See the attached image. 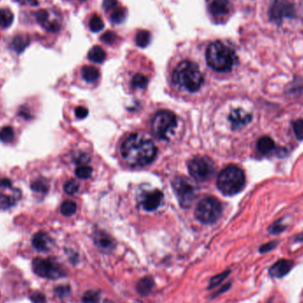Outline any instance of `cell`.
Here are the masks:
<instances>
[{"label":"cell","instance_id":"35","mask_svg":"<svg viewBox=\"0 0 303 303\" xmlns=\"http://www.w3.org/2000/svg\"><path fill=\"white\" fill-rule=\"evenodd\" d=\"M99 299V292H96V291H89L85 293V294L83 295L82 300L84 303H97Z\"/></svg>","mask_w":303,"mask_h":303},{"label":"cell","instance_id":"17","mask_svg":"<svg viewBox=\"0 0 303 303\" xmlns=\"http://www.w3.org/2000/svg\"><path fill=\"white\" fill-rule=\"evenodd\" d=\"M256 149L257 151L263 155H269L273 153H277V145L273 139L266 136L261 138L257 141Z\"/></svg>","mask_w":303,"mask_h":303},{"label":"cell","instance_id":"6","mask_svg":"<svg viewBox=\"0 0 303 303\" xmlns=\"http://www.w3.org/2000/svg\"><path fill=\"white\" fill-rule=\"evenodd\" d=\"M223 208L220 201L214 197H207L199 202L195 217L202 224H212L221 218Z\"/></svg>","mask_w":303,"mask_h":303},{"label":"cell","instance_id":"44","mask_svg":"<svg viewBox=\"0 0 303 303\" xmlns=\"http://www.w3.org/2000/svg\"><path fill=\"white\" fill-rule=\"evenodd\" d=\"M72 4H75L76 6H80V5H83V4L88 3L91 0H68Z\"/></svg>","mask_w":303,"mask_h":303},{"label":"cell","instance_id":"38","mask_svg":"<svg viewBox=\"0 0 303 303\" xmlns=\"http://www.w3.org/2000/svg\"><path fill=\"white\" fill-rule=\"evenodd\" d=\"M286 230V226L280 223V221L275 222L273 224L270 225L268 229V231L270 234H278Z\"/></svg>","mask_w":303,"mask_h":303},{"label":"cell","instance_id":"36","mask_svg":"<svg viewBox=\"0 0 303 303\" xmlns=\"http://www.w3.org/2000/svg\"><path fill=\"white\" fill-rule=\"evenodd\" d=\"M119 6H120V4H119L118 0H104V2H103V8L107 14L115 10L116 7Z\"/></svg>","mask_w":303,"mask_h":303},{"label":"cell","instance_id":"34","mask_svg":"<svg viewBox=\"0 0 303 303\" xmlns=\"http://www.w3.org/2000/svg\"><path fill=\"white\" fill-rule=\"evenodd\" d=\"M229 273H230V271L228 270V271H225V272H223V273L219 274V275H217V276H214V277H212L208 288H209V289H212V288H214V287H218L219 284L222 283V282L227 277Z\"/></svg>","mask_w":303,"mask_h":303},{"label":"cell","instance_id":"2","mask_svg":"<svg viewBox=\"0 0 303 303\" xmlns=\"http://www.w3.org/2000/svg\"><path fill=\"white\" fill-rule=\"evenodd\" d=\"M205 58L211 70L223 74L232 71L237 61L235 50L221 39L208 42L205 50Z\"/></svg>","mask_w":303,"mask_h":303},{"label":"cell","instance_id":"1","mask_svg":"<svg viewBox=\"0 0 303 303\" xmlns=\"http://www.w3.org/2000/svg\"><path fill=\"white\" fill-rule=\"evenodd\" d=\"M122 155L128 164L144 167L150 164L157 155V148L151 139L140 134H132L122 143Z\"/></svg>","mask_w":303,"mask_h":303},{"label":"cell","instance_id":"25","mask_svg":"<svg viewBox=\"0 0 303 303\" xmlns=\"http://www.w3.org/2000/svg\"><path fill=\"white\" fill-rule=\"evenodd\" d=\"M127 16V11L124 7H122L121 5L116 7L115 10L112 11L111 13H109V18L114 24H119L125 20Z\"/></svg>","mask_w":303,"mask_h":303},{"label":"cell","instance_id":"29","mask_svg":"<svg viewBox=\"0 0 303 303\" xmlns=\"http://www.w3.org/2000/svg\"><path fill=\"white\" fill-rule=\"evenodd\" d=\"M31 189L38 193L46 194L49 190V185L46 179H36L31 184Z\"/></svg>","mask_w":303,"mask_h":303},{"label":"cell","instance_id":"8","mask_svg":"<svg viewBox=\"0 0 303 303\" xmlns=\"http://www.w3.org/2000/svg\"><path fill=\"white\" fill-rule=\"evenodd\" d=\"M21 198V191L14 187L11 179L0 177V210L13 208Z\"/></svg>","mask_w":303,"mask_h":303},{"label":"cell","instance_id":"30","mask_svg":"<svg viewBox=\"0 0 303 303\" xmlns=\"http://www.w3.org/2000/svg\"><path fill=\"white\" fill-rule=\"evenodd\" d=\"M60 212L65 217H71L76 212V202L72 201H66L60 206Z\"/></svg>","mask_w":303,"mask_h":303},{"label":"cell","instance_id":"15","mask_svg":"<svg viewBox=\"0 0 303 303\" xmlns=\"http://www.w3.org/2000/svg\"><path fill=\"white\" fill-rule=\"evenodd\" d=\"M231 128L233 129L242 128L252 121V116L241 109H234L229 116Z\"/></svg>","mask_w":303,"mask_h":303},{"label":"cell","instance_id":"32","mask_svg":"<svg viewBox=\"0 0 303 303\" xmlns=\"http://www.w3.org/2000/svg\"><path fill=\"white\" fill-rule=\"evenodd\" d=\"M79 184L75 180L71 179V180H69L64 184L63 189H64V191L66 192L67 194L74 195L79 191Z\"/></svg>","mask_w":303,"mask_h":303},{"label":"cell","instance_id":"27","mask_svg":"<svg viewBox=\"0 0 303 303\" xmlns=\"http://www.w3.org/2000/svg\"><path fill=\"white\" fill-rule=\"evenodd\" d=\"M147 84H148V77L144 74L138 73L132 77V85L133 88L145 89Z\"/></svg>","mask_w":303,"mask_h":303},{"label":"cell","instance_id":"18","mask_svg":"<svg viewBox=\"0 0 303 303\" xmlns=\"http://www.w3.org/2000/svg\"><path fill=\"white\" fill-rule=\"evenodd\" d=\"M52 244V240L50 239L49 236L45 232H37V233L34 235L33 239H32V245L39 252H46L50 249Z\"/></svg>","mask_w":303,"mask_h":303},{"label":"cell","instance_id":"4","mask_svg":"<svg viewBox=\"0 0 303 303\" xmlns=\"http://www.w3.org/2000/svg\"><path fill=\"white\" fill-rule=\"evenodd\" d=\"M245 185L246 176L244 171L236 165H229L218 176V187L224 195L237 194L243 190Z\"/></svg>","mask_w":303,"mask_h":303},{"label":"cell","instance_id":"10","mask_svg":"<svg viewBox=\"0 0 303 303\" xmlns=\"http://www.w3.org/2000/svg\"><path fill=\"white\" fill-rule=\"evenodd\" d=\"M172 186L179 201V204L183 208H189L196 196L194 185L186 178L178 177L172 182Z\"/></svg>","mask_w":303,"mask_h":303},{"label":"cell","instance_id":"26","mask_svg":"<svg viewBox=\"0 0 303 303\" xmlns=\"http://www.w3.org/2000/svg\"><path fill=\"white\" fill-rule=\"evenodd\" d=\"M13 14L8 8L0 9V27L8 28L13 24Z\"/></svg>","mask_w":303,"mask_h":303},{"label":"cell","instance_id":"33","mask_svg":"<svg viewBox=\"0 0 303 303\" xmlns=\"http://www.w3.org/2000/svg\"><path fill=\"white\" fill-rule=\"evenodd\" d=\"M293 132L296 136L297 139L299 140H303V120L302 119H298L292 122Z\"/></svg>","mask_w":303,"mask_h":303},{"label":"cell","instance_id":"19","mask_svg":"<svg viewBox=\"0 0 303 303\" xmlns=\"http://www.w3.org/2000/svg\"><path fill=\"white\" fill-rule=\"evenodd\" d=\"M81 75L86 82H95L97 80L99 79L100 73L95 67L83 66L81 70Z\"/></svg>","mask_w":303,"mask_h":303},{"label":"cell","instance_id":"13","mask_svg":"<svg viewBox=\"0 0 303 303\" xmlns=\"http://www.w3.org/2000/svg\"><path fill=\"white\" fill-rule=\"evenodd\" d=\"M36 21L45 30L51 33H57L61 30L62 19L59 14L51 13L48 10H39L36 13Z\"/></svg>","mask_w":303,"mask_h":303},{"label":"cell","instance_id":"9","mask_svg":"<svg viewBox=\"0 0 303 303\" xmlns=\"http://www.w3.org/2000/svg\"><path fill=\"white\" fill-rule=\"evenodd\" d=\"M34 272L39 277L49 278V279H57L63 277L65 272L62 267L59 265L56 261L53 259H44V258H36L32 263Z\"/></svg>","mask_w":303,"mask_h":303},{"label":"cell","instance_id":"40","mask_svg":"<svg viewBox=\"0 0 303 303\" xmlns=\"http://www.w3.org/2000/svg\"><path fill=\"white\" fill-rule=\"evenodd\" d=\"M30 300H32L33 303H46V301H47L46 296L40 292H34L30 295Z\"/></svg>","mask_w":303,"mask_h":303},{"label":"cell","instance_id":"3","mask_svg":"<svg viewBox=\"0 0 303 303\" xmlns=\"http://www.w3.org/2000/svg\"><path fill=\"white\" fill-rule=\"evenodd\" d=\"M172 82L179 89L195 93L204 82V76L197 62L189 59H181L172 72Z\"/></svg>","mask_w":303,"mask_h":303},{"label":"cell","instance_id":"16","mask_svg":"<svg viewBox=\"0 0 303 303\" xmlns=\"http://www.w3.org/2000/svg\"><path fill=\"white\" fill-rule=\"evenodd\" d=\"M163 200V193L160 190H155L146 193L143 201H141V205L143 208L146 211H154L159 208V206L162 203Z\"/></svg>","mask_w":303,"mask_h":303},{"label":"cell","instance_id":"46","mask_svg":"<svg viewBox=\"0 0 303 303\" xmlns=\"http://www.w3.org/2000/svg\"><path fill=\"white\" fill-rule=\"evenodd\" d=\"M18 1L21 4H30L34 2V0H18Z\"/></svg>","mask_w":303,"mask_h":303},{"label":"cell","instance_id":"20","mask_svg":"<svg viewBox=\"0 0 303 303\" xmlns=\"http://www.w3.org/2000/svg\"><path fill=\"white\" fill-rule=\"evenodd\" d=\"M155 287V282L151 277H145L141 278L137 285V290L141 295H147L151 293Z\"/></svg>","mask_w":303,"mask_h":303},{"label":"cell","instance_id":"37","mask_svg":"<svg viewBox=\"0 0 303 303\" xmlns=\"http://www.w3.org/2000/svg\"><path fill=\"white\" fill-rule=\"evenodd\" d=\"M97 244L99 245V247H102V248H110V247H112V241L110 240V237H107V236L100 235L97 239Z\"/></svg>","mask_w":303,"mask_h":303},{"label":"cell","instance_id":"42","mask_svg":"<svg viewBox=\"0 0 303 303\" xmlns=\"http://www.w3.org/2000/svg\"><path fill=\"white\" fill-rule=\"evenodd\" d=\"M101 39H102L103 42H105V43H115L116 40V34L114 33V32H111V31H107V32H105V33L103 35Z\"/></svg>","mask_w":303,"mask_h":303},{"label":"cell","instance_id":"14","mask_svg":"<svg viewBox=\"0 0 303 303\" xmlns=\"http://www.w3.org/2000/svg\"><path fill=\"white\" fill-rule=\"evenodd\" d=\"M293 266H294V263L293 261L281 259V260L277 261L276 264H274L270 267L269 274H270V277L281 278V277L287 276V274L292 270Z\"/></svg>","mask_w":303,"mask_h":303},{"label":"cell","instance_id":"21","mask_svg":"<svg viewBox=\"0 0 303 303\" xmlns=\"http://www.w3.org/2000/svg\"><path fill=\"white\" fill-rule=\"evenodd\" d=\"M29 44H30L29 36L26 35H18L13 38L11 43V47L15 52L20 53L24 52L25 48L29 46Z\"/></svg>","mask_w":303,"mask_h":303},{"label":"cell","instance_id":"7","mask_svg":"<svg viewBox=\"0 0 303 303\" xmlns=\"http://www.w3.org/2000/svg\"><path fill=\"white\" fill-rule=\"evenodd\" d=\"M188 170L196 180L206 182L214 177L215 166L207 156H196L188 163Z\"/></svg>","mask_w":303,"mask_h":303},{"label":"cell","instance_id":"39","mask_svg":"<svg viewBox=\"0 0 303 303\" xmlns=\"http://www.w3.org/2000/svg\"><path fill=\"white\" fill-rule=\"evenodd\" d=\"M277 244H278L277 241H270L269 243H266V244L261 246L259 252L262 253V254L268 253V252H270V251L273 250L274 248H276Z\"/></svg>","mask_w":303,"mask_h":303},{"label":"cell","instance_id":"12","mask_svg":"<svg viewBox=\"0 0 303 303\" xmlns=\"http://www.w3.org/2000/svg\"><path fill=\"white\" fill-rule=\"evenodd\" d=\"M270 20L280 24L285 18L295 17V9L293 4L287 0H274L269 11Z\"/></svg>","mask_w":303,"mask_h":303},{"label":"cell","instance_id":"5","mask_svg":"<svg viewBox=\"0 0 303 303\" xmlns=\"http://www.w3.org/2000/svg\"><path fill=\"white\" fill-rule=\"evenodd\" d=\"M178 125V118L174 113L168 110L159 111L152 122V131L155 137L167 140L169 139L176 127Z\"/></svg>","mask_w":303,"mask_h":303},{"label":"cell","instance_id":"11","mask_svg":"<svg viewBox=\"0 0 303 303\" xmlns=\"http://www.w3.org/2000/svg\"><path fill=\"white\" fill-rule=\"evenodd\" d=\"M208 18L214 24H224L231 13L230 0H206Z\"/></svg>","mask_w":303,"mask_h":303},{"label":"cell","instance_id":"24","mask_svg":"<svg viewBox=\"0 0 303 303\" xmlns=\"http://www.w3.org/2000/svg\"><path fill=\"white\" fill-rule=\"evenodd\" d=\"M151 33L148 30H139L136 34L135 42L137 46L142 48L147 47L151 42Z\"/></svg>","mask_w":303,"mask_h":303},{"label":"cell","instance_id":"31","mask_svg":"<svg viewBox=\"0 0 303 303\" xmlns=\"http://www.w3.org/2000/svg\"><path fill=\"white\" fill-rule=\"evenodd\" d=\"M93 168L87 165H81L76 168V176L80 179H88L92 176Z\"/></svg>","mask_w":303,"mask_h":303},{"label":"cell","instance_id":"41","mask_svg":"<svg viewBox=\"0 0 303 303\" xmlns=\"http://www.w3.org/2000/svg\"><path fill=\"white\" fill-rule=\"evenodd\" d=\"M70 293V287L69 286H60L57 287L56 293L59 298H64L68 296Z\"/></svg>","mask_w":303,"mask_h":303},{"label":"cell","instance_id":"45","mask_svg":"<svg viewBox=\"0 0 303 303\" xmlns=\"http://www.w3.org/2000/svg\"><path fill=\"white\" fill-rule=\"evenodd\" d=\"M295 241L303 242V233L300 234V235L296 236V237H295Z\"/></svg>","mask_w":303,"mask_h":303},{"label":"cell","instance_id":"43","mask_svg":"<svg viewBox=\"0 0 303 303\" xmlns=\"http://www.w3.org/2000/svg\"><path fill=\"white\" fill-rule=\"evenodd\" d=\"M76 116L78 119L85 118L88 115V109H85L84 106H78L76 109Z\"/></svg>","mask_w":303,"mask_h":303},{"label":"cell","instance_id":"28","mask_svg":"<svg viewBox=\"0 0 303 303\" xmlns=\"http://www.w3.org/2000/svg\"><path fill=\"white\" fill-rule=\"evenodd\" d=\"M14 139V132L10 126H5L0 129V141L5 144L12 143Z\"/></svg>","mask_w":303,"mask_h":303},{"label":"cell","instance_id":"23","mask_svg":"<svg viewBox=\"0 0 303 303\" xmlns=\"http://www.w3.org/2000/svg\"><path fill=\"white\" fill-rule=\"evenodd\" d=\"M88 58L93 62L102 63L106 58V53L101 47L95 46L90 50L89 53H88Z\"/></svg>","mask_w":303,"mask_h":303},{"label":"cell","instance_id":"22","mask_svg":"<svg viewBox=\"0 0 303 303\" xmlns=\"http://www.w3.org/2000/svg\"><path fill=\"white\" fill-rule=\"evenodd\" d=\"M105 27V24L103 21L102 18L99 16L98 13H93L91 16L89 17L88 20V28L92 32H99L100 30H102Z\"/></svg>","mask_w":303,"mask_h":303}]
</instances>
